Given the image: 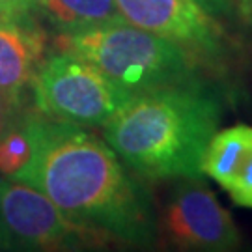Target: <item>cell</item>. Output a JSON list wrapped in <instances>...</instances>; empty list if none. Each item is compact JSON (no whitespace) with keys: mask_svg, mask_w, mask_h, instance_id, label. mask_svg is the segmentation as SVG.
<instances>
[{"mask_svg":"<svg viewBox=\"0 0 252 252\" xmlns=\"http://www.w3.org/2000/svg\"><path fill=\"white\" fill-rule=\"evenodd\" d=\"M32 124V159L11 180L41 190L67 219L108 243L144 249L157 243L159 222L150 190L105 140L39 110Z\"/></svg>","mask_w":252,"mask_h":252,"instance_id":"cell-1","label":"cell"},{"mask_svg":"<svg viewBox=\"0 0 252 252\" xmlns=\"http://www.w3.org/2000/svg\"><path fill=\"white\" fill-rule=\"evenodd\" d=\"M220 118L198 81L131 95L103 126L105 142L138 178H202V159Z\"/></svg>","mask_w":252,"mask_h":252,"instance_id":"cell-2","label":"cell"},{"mask_svg":"<svg viewBox=\"0 0 252 252\" xmlns=\"http://www.w3.org/2000/svg\"><path fill=\"white\" fill-rule=\"evenodd\" d=\"M56 47L97 67L127 95L196 81L194 54L127 21L58 34Z\"/></svg>","mask_w":252,"mask_h":252,"instance_id":"cell-3","label":"cell"},{"mask_svg":"<svg viewBox=\"0 0 252 252\" xmlns=\"http://www.w3.org/2000/svg\"><path fill=\"white\" fill-rule=\"evenodd\" d=\"M30 86L36 110L81 127H103L131 97L97 67L62 51L43 58Z\"/></svg>","mask_w":252,"mask_h":252,"instance_id":"cell-4","label":"cell"},{"mask_svg":"<svg viewBox=\"0 0 252 252\" xmlns=\"http://www.w3.org/2000/svg\"><path fill=\"white\" fill-rule=\"evenodd\" d=\"M108 243L73 222L41 190L0 174L2 251H81Z\"/></svg>","mask_w":252,"mask_h":252,"instance_id":"cell-5","label":"cell"},{"mask_svg":"<svg viewBox=\"0 0 252 252\" xmlns=\"http://www.w3.org/2000/svg\"><path fill=\"white\" fill-rule=\"evenodd\" d=\"M161 234L180 251L228 252L239 249L241 235L232 215L219 204L202 178H178L164 204Z\"/></svg>","mask_w":252,"mask_h":252,"instance_id":"cell-6","label":"cell"},{"mask_svg":"<svg viewBox=\"0 0 252 252\" xmlns=\"http://www.w3.org/2000/svg\"><path fill=\"white\" fill-rule=\"evenodd\" d=\"M122 17L152 34L172 39L189 53H220V30L196 0H116Z\"/></svg>","mask_w":252,"mask_h":252,"instance_id":"cell-7","label":"cell"},{"mask_svg":"<svg viewBox=\"0 0 252 252\" xmlns=\"http://www.w3.org/2000/svg\"><path fill=\"white\" fill-rule=\"evenodd\" d=\"M202 174L219 183L234 204L252 209V126L217 131L204 153Z\"/></svg>","mask_w":252,"mask_h":252,"instance_id":"cell-8","label":"cell"},{"mask_svg":"<svg viewBox=\"0 0 252 252\" xmlns=\"http://www.w3.org/2000/svg\"><path fill=\"white\" fill-rule=\"evenodd\" d=\"M45 36L32 19L0 21V90L21 101L43 62Z\"/></svg>","mask_w":252,"mask_h":252,"instance_id":"cell-9","label":"cell"},{"mask_svg":"<svg viewBox=\"0 0 252 252\" xmlns=\"http://www.w3.org/2000/svg\"><path fill=\"white\" fill-rule=\"evenodd\" d=\"M37 9L58 28V34L126 21L116 0H37Z\"/></svg>","mask_w":252,"mask_h":252,"instance_id":"cell-10","label":"cell"},{"mask_svg":"<svg viewBox=\"0 0 252 252\" xmlns=\"http://www.w3.org/2000/svg\"><path fill=\"white\" fill-rule=\"evenodd\" d=\"M34 112L11 118L0 135V174L13 178L32 159L34 153Z\"/></svg>","mask_w":252,"mask_h":252,"instance_id":"cell-11","label":"cell"},{"mask_svg":"<svg viewBox=\"0 0 252 252\" xmlns=\"http://www.w3.org/2000/svg\"><path fill=\"white\" fill-rule=\"evenodd\" d=\"M37 9V0H0V21L30 19Z\"/></svg>","mask_w":252,"mask_h":252,"instance_id":"cell-12","label":"cell"},{"mask_svg":"<svg viewBox=\"0 0 252 252\" xmlns=\"http://www.w3.org/2000/svg\"><path fill=\"white\" fill-rule=\"evenodd\" d=\"M19 103L21 101L11 99L9 95H6L4 92L0 90V135L6 129V126L11 122V118L19 112Z\"/></svg>","mask_w":252,"mask_h":252,"instance_id":"cell-13","label":"cell"},{"mask_svg":"<svg viewBox=\"0 0 252 252\" xmlns=\"http://www.w3.org/2000/svg\"><path fill=\"white\" fill-rule=\"evenodd\" d=\"M200 8L207 11L211 17H222V15H232V2L230 0H196Z\"/></svg>","mask_w":252,"mask_h":252,"instance_id":"cell-14","label":"cell"},{"mask_svg":"<svg viewBox=\"0 0 252 252\" xmlns=\"http://www.w3.org/2000/svg\"><path fill=\"white\" fill-rule=\"evenodd\" d=\"M232 11L245 27L252 28V0H230Z\"/></svg>","mask_w":252,"mask_h":252,"instance_id":"cell-15","label":"cell"}]
</instances>
